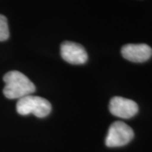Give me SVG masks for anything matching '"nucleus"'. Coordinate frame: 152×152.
Returning <instances> with one entry per match:
<instances>
[{
  "label": "nucleus",
  "instance_id": "f257e3e1",
  "mask_svg": "<svg viewBox=\"0 0 152 152\" xmlns=\"http://www.w3.org/2000/svg\"><path fill=\"white\" fill-rule=\"evenodd\" d=\"M5 86L4 95L9 99H20L36 91V86L24 74L19 71H10L4 76Z\"/></svg>",
  "mask_w": 152,
  "mask_h": 152
},
{
  "label": "nucleus",
  "instance_id": "f03ea898",
  "mask_svg": "<svg viewBox=\"0 0 152 152\" xmlns=\"http://www.w3.org/2000/svg\"><path fill=\"white\" fill-rule=\"evenodd\" d=\"M17 113L20 115L33 114L37 118H45L50 114L52 106L48 100L40 96L29 95L19 99L16 104Z\"/></svg>",
  "mask_w": 152,
  "mask_h": 152
},
{
  "label": "nucleus",
  "instance_id": "7ed1b4c3",
  "mask_svg": "<svg viewBox=\"0 0 152 152\" xmlns=\"http://www.w3.org/2000/svg\"><path fill=\"white\" fill-rule=\"evenodd\" d=\"M134 131L124 122H114L110 126L106 137V145L107 147H121L129 144L134 138Z\"/></svg>",
  "mask_w": 152,
  "mask_h": 152
},
{
  "label": "nucleus",
  "instance_id": "20e7f679",
  "mask_svg": "<svg viewBox=\"0 0 152 152\" xmlns=\"http://www.w3.org/2000/svg\"><path fill=\"white\" fill-rule=\"evenodd\" d=\"M109 110L113 116L122 118H130L137 114L139 107L135 102L132 100L115 96L110 101Z\"/></svg>",
  "mask_w": 152,
  "mask_h": 152
},
{
  "label": "nucleus",
  "instance_id": "39448f33",
  "mask_svg": "<svg viewBox=\"0 0 152 152\" xmlns=\"http://www.w3.org/2000/svg\"><path fill=\"white\" fill-rule=\"evenodd\" d=\"M61 56L67 63L76 65L83 64L88 59V55L84 47L73 42H64L62 43Z\"/></svg>",
  "mask_w": 152,
  "mask_h": 152
},
{
  "label": "nucleus",
  "instance_id": "423d86ee",
  "mask_svg": "<svg viewBox=\"0 0 152 152\" xmlns=\"http://www.w3.org/2000/svg\"><path fill=\"white\" fill-rule=\"evenodd\" d=\"M121 53L125 59L134 63H143L151 58L152 49L146 44H128L122 48Z\"/></svg>",
  "mask_w": 152,
  "mask_h": 152
},
{
  "label": "nucleus",
  "instance_id": "0eeeda50",
  "mask_svg": "<svg viewBox=\"0 0 152 152\" xmlns=\"http://www.w3.org/2000/svg\"><path fill=\"white\" fill-rule=\"evenodd\" d=\"M10 37V31L7 18L0 15V42H4Z\"/></svg>",
  "mask_w": 152,
  "mask_h": 152
}]
</instances>
